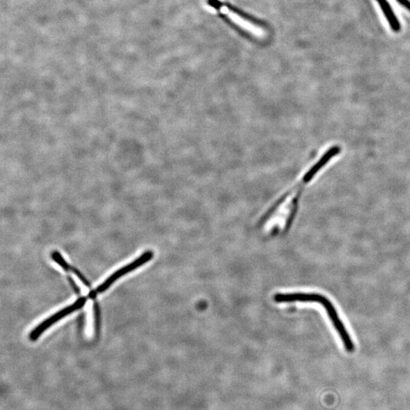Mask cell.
Returning <instances> with one entry per match:
<instances>
[{"label":"cell","mask_w":410,"mask_h":410,"mask_svg":"<svg viewBox=\"0 0 410 410\" xmlns=\"http://www.w3.org/2000/svg\"><path fill=\"white\" fill-rule=\"evenodd\" d=\"M86 303L87 298L82 297L75 301L74 303L63 308L62 310L57 312L52 316H50L48 317V319L44 322H42L35 329H33L30 333V340L32 341L37 340L41 336V334L52 327V325L63 320L65 316L79 310V309L85 306Z\"/></svg>","instance_id":"277c9868"},{"label":"cell","mask_w":410,"mask_h":410,"mask_svg":"<svg viewBox=\"0 0 410 410\" xmlns=\"http://www.w3.org/2000/svg\"><path fill=\"white\" fill-rule=\"evenodd\" d=\"M95 329L96 332L98 333L100 330V311L97 304L95 306Z\"/></svg>","instance_id":"52a82bcc"},{"label":"cell","mask_w":410,"mask_h":410,"mask_svg":"<svg viewBox=\"0 0 410 410\" xmlns=\"http://www.w3.org/2000/svg\"><path fill=\"white\" fill-rule=\"evenodd\" d=\"M52 258L53 260L60 265L63 270L67 272L72 273L74 275H77L79 280L86 284V286L90 287V283L86 278L85 276H84L78 269H75V267L71 266L68 262H65V259L61 255L60 253L57 252V251H54V252L52 254Z\"/></svg>","instance_id":"8992f818"},{"label":"cell","mask_w":410,"mask_h":410,"mask_svg":"<svg viewBox=\"0 0 410 410\" xmlns=\"http://www.w3.org/2000/svg\"><path fill=\"white\" fill-rule=\"evenodd\" d=\"M376 2L378 3L384 17H386L391 29L395 33H399L401 24L388 0H376Z\"/></svg>","instance_id":"5b68a950"},{"label":"cell","mask_w":410,"mask_h":410,"mask_svg":"<svg viewBox=\"0 0 410 410\" xmlns=\"http://www.w3.org/2000/svg\"><path fill=\"white\" fill-rule=\"evenodd\" d=\"M342 153V147L340 145L333 144L329 147H326L319 156L315 157V160L300 173L294 184L275 200V202L267 209L260 220L269 219L259 222V225L269 221L273 216H281L285 219L286 229H289L287 228L286 213L291 225L298 211L300 198L306 189L310 186L333 161H336Z\"/></svg>","instance_id":"6da1fadb"},{"label":"cell","mask_w":410,"mask_h":410,"mask_svg":"<svg viewBox=\"0 0 410 410\" xmlns=\"http://www.w3.org/2000/svg\"><path fill=\"white\" fill-rule=\"evenodd\" d=\"M154 253L152 251H147V252L142 254L141 256L137 258L136 260H134L129 265H125L121 267L120 269L115 271L112 275L110 276L103 283L100 284L95 290H92L88 297L90 299H95L98 294H103L107 290L112 286V284L117 280L123 277L125 274H127L133 271H135L138 267L144 265L149 261L152 260L154 258Z\"/></svg>","instance_id":"3957f363"},{"label":"cell","mask_w":410,"mask_h":410,"mask_svg":"<svg viewBox=\"0 0 410 410\" xmlns=\"http://www.w3.org/2000/svg\"><path fill=\"white\" fill-rule=\"evenodd\" d=\"M274 300L277 303H292V302H304V303H317L321 304L326 312H327L329 319L332 322L333 327L336 328L339 336L345 338L348 336L345 326L340 320L339 315L329 299L325 297L317 294H277L274 297Z\"/></svg>","instance_id":"7a4b0ae2"},{"label":"cell","mask_w":410,"mask_h":410,"mask_svg":"<svg viewBox=\"0 0 410 410\" xmlns=\"http://www.w3.org/2000/svg\"><path fill=\"white\" fill-rule=\"evenodd\" d=\"M396 1L410 12V0H396Z\"/></svg>","instance_id":"ba28073f"}]
</instances>
